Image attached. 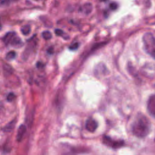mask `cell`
<instances>
[{"label": "cell", "instance_id": "6da1fadb", "mask_svg": "<svg viewBox=\"0 0 155 155\" xmlns=\"http://www.w3.org/2000/svg\"><path fill=\"white\" fill-rule=\"evenodd\" d=\"M150 130V122L143 115H138L132 125V132L137 137L143 138L147 136Z\"/></svg>", "mask_w": 155, "mask_h": 155}, {"label": "cell", "instance_id": "7a4b0ae2", "mask_svg": "<svg viewBox=\"0 0 155 155\" xmlns=\"http://www.w3.org/2000/svg\"><path fill=\"white\" fill-rule=\"evenodd\" d=\"M143 40L145 52L155 58V37L151 33H146L143 36Z\"/></svg>", "mask_w": 155, "mask_h": 155}, {"label": "cell", "instance_id": "3957f363", "mask_svg": "<svg viewBox=\"0 0 155 155\" xmlns=\"http://www.w3.org/2000/svg\"><path fill=\"white\" fill-rule=\"evenodd\" d=\"M4 44L6 45H10L12 47L18 48L23 45V42L20 38H19L16 33L9 32L3 37V39Z\"/></svg>", "mask_w": 155, "mask_h": 155}, {"label": "cell", "instance_id": "277c9868", "mask_svg": "<svg viewBox=\"0 0 155 155\" xmlns=\"http://www.w3.org/2000/svg\"><path fill=\"white\" fill-rule=\"evenodd\" d=\"M103 143L108 147L113 148H118L124 145V142L121 140H115L110 137L105 136L103 137Z\"/></svg>", "mask_w": 155, "mask_h": 155}, {"label": "cell", "instance_id": "5b68a950", "mask_svg": "<svg viewBox=\"0 0 155 155\" xmlns=\"http://www.w3.org/2000/svg\"><path fill=\"white\" fill-rule=\"evenodd\" d=\"M147 110L150 115L155 118V95H151L148 100Z\"/></svg>", "mask_w": 155, "mask_h": 155}, {"label": "cell", "instance_id": "8992f818", "mask_svg": "<svg viewBox=\"0 0 155 155\" xmlns=\"http://www.w3.org/2000/svg\"><path fill=\"white\" fill-rule=\"evenodd\" d=\"M98 127V124L95 120L88 119L86 124V128L90 132H94Z\"/></svg>", "mask_w": 155, "mask_h": 155}, {"label": "cell", "instance_id": "52a82bcc", "mask_svg": "<svg viewBox=\"0 0 155 155\" xmlns=\"http://www.w3.org/2000/svg\"><path fill=\"white\" fill-rule=\"evenodd\" d=\"M93 9V6L92 4L91 3H86L84 5H83L80 9V11L86 15H88L89 13H90L92 11Z\"/></svg>", "mask_w": 155, "mask_h": 155}, {"label": "cell", "instance_id": "ba28073f", "mask_svg": "<svg viewBox=\"0 0 155 155\" xmlns=\"http://www.w3.org/2000/svg\"><path fill=\"white\" fill-rule=\"evenodd\" d=\"M26 132V126L23 124L21 125L20 127L18 129V132H17V138L18 141H21L22 140V139L23 138V136L25 135Z\"/></svg>", "mask_w": 155, "mask_h": 155}, {"label": "cell", "instance_id": "9c48e42d", "mask_svg": "<svg viewBox=\"0 0 155 155\" xmlns=\"http://www.w3.org/2000/svg\"><path fill=\"white\" fill-rule=\"evenodd\" d=\"M15 126V121H12V122H9L7 125H6L3 128V130H4V132H11Z\"/></svg>", "mask_w": 155, "mask_h": 155}, {"label": "cell", "instance_id": "30bf717a", "mask_svg": "<svg viewBox=\"0 0 155 155\" xmlns=\"http://www.w3.org/2000/svg\"><path fill=\"white\" fill-rule=\"evenodd\" d=\"M31 31V29H30V26L29 25H26L23 26L21 28V33L24 35H27L30 33Z\"/></svg>", "mask_w": 155, "mask_h": 155}, {"label": "cell", "instance_id": "8fae6325", "mask_svg": "<svg viewBox=\"0 0 155 155\" xmlns=\"http://www.w3.org/2000/svg\"><path fill=\"white\" fill-rule=\"evenodd\" d=\"M16 53H15L14 51H10L9 52H8L6 56V59L8 61H11L13 60L16 57Z\"/></svg>", "mask_w": 155, "mask_h": 155}, {"label": "cell", "instance_id": "7c38bea8", "mask_svg": "<svg viewBox=\"0 0 155 155\" xmlns=\"http://www.w3.org/2000/svg\"><path fill=\"white\" fill-rule=\"evenodd\" d=\"M42 36L43 38L45 40L50 39L52 37V34L49 32V31H44V32H43L42 34Z\"/></svg>", "mask_w": 155, "mask_h": 155}, {"label": "cell", "instance_id": "4fadbf2b", "mask_svg": "<svg viewBox=\"0 0 155 155\" xmlns=\"http://www.w3.org/2000/svg\"><path fill=\"white\" fill-rule=\"evenodd\" d=\"M79 47V43L78 42H76V43H74L73 44H72L70 47H69V49L71 50H76Z\"/></svg>", "mask_w": 155, "mask_h": 155}, {"label": "cell", "instance_id": "5bb4252c", "mask_svg": "<svg viewBox=\"0 0 155 155\" xmlns=\"http://www.w3.org/2000/svg\"><path fill=\"white\" fill-rule=\"evenodd\" d=\"M15 98V95L13 94V93H10V94H9L8 95V96L7 97V99L8 101L12 102V101L14 100Z\"/></svg>", "mask_w": 155, "mask_h": 155}, {"label": "cell", "instance_id": "9a60e30c", "mask_svg": "<svg viewBox=\"0 0 155 155\" xmlns=\"http://www.w3.org/2000/svg\"><path fill=\"white\" fill-rule=\"evenodd\" d=\"M55 34L57 36L59 37H63V35H64V32L61 29H56L55 30Z\"/></svg>", "mask_w": 155, "mask_h": 155}, {"label": "cell", "instance_id": "2e32d148", "mask_svg": "<svg viewBox=\"0 0 155 155\" xmlns=\"http://www.w3.org/2000/svg\"><path fill=\"white\" fill-rule=\"evenodd\" d=\"M110 9H112V10H115L117 9L118 7V4L116 3H112L110 4Z\"/></svg>", "mask_w": 155, "mask_h": 155}, {"label": "cell", "instance_id": "e0dca14e", "mask_svg": "<svg viewBox=\"0 0 155 155\" xmlns=\"http://www.w3.org/2000/svg\"><path fill=\"white\" fill-rule=\"evenodd\" d=\"M17 1V0H3L1 2V4H6L10 3L11 1Z\"/></svg>", "mask_w": 155, "mask_h": 155}]
</instances>
